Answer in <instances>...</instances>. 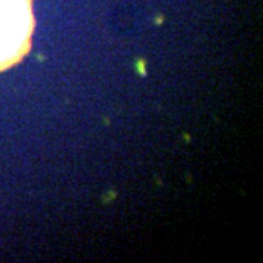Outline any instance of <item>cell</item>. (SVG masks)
<instances>
[{
	"label": "cell",
	"instance_id": "cell-1",
	"mask_svg": "<svg viewBox=\"0 0 263 263\" xmlns=\"http://www.w3.org/2000/svg\"><path fill=\"white\" fill-rule=\"evenodd\" d=\"M34 29L32 0H0V72L28 54Z\"/></svg>",
	"mask_w": 263,
	"mask_h": 263
}]
</instances>
